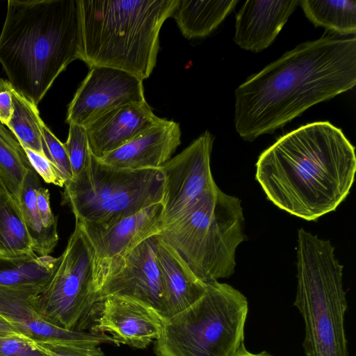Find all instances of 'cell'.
Returning a JSON list of instances; mask_svg holds the SVG:
<instances>
[{"mask_svg":"<svg viewBox=\"0 0 356 356\" xmlns=\"http://www.w3.org/2000/svg\"><path fill=\"white\" fill-rule=\"evenodd\" d=\"M355 83V36L329 34L299 44L236 88V130L253 141Z\"/></svg>","mask_w":356,"mask_h":356,"instance_id":"1","label":"cell"},{"mask_svg":"<svg viewBox=\"0 0 356 356\" xmlns=\"http://www.w3.org/2000/svg\"><path fill=\"white\" fill-rule=\"evenodd\" d=\"M343 266L330 241L298 232L297 291L294 305L305 323L307 356H348Z\"/></svg>","mask_w":356,"mask_h":356,"instance_id":"5","label":"cell"},{"mask_svg":"<svg viewBox=\"0 0 356 356\" xmlns=\"http://www.w3.org/2000/svg\"><path fill=\"white\" fill-rule=\"evenodd\" d=\"M69 126L68 137L64 145L70 160L73 179L86 169L91 153L85 128L72 123Z\"/></svg>","mask_w":356,"mask_h":356,"instance_id":"27","label":"cell"},{"mask_svg":"<svg viewBox=\"0 0 356 356\" xmlns=\"http://www.w3.org/2000/svg\"><path fill=\"white\" fill-rule=\"evenodd\" d=\"M0 334H19V332L3 317L0 315Z\"/></svg>","mask_w":356,"mask_h":356,"instance_id":"34","label":"cell"},{"mask_svg":"<svg viewBox=\"0 0 356 356\" xmlns=\"http://www.w3.org/2000/svg\"><path fill=\"white\" fill-rule=\"evenodd\" d=\"M233 356H275L266 351H262L259 353H253L248 351L243 344Z\"/></svg>","mask_w":356,"mask_h":356,"instance_id":"35","label":"cell"},{"mask_svg":"<svg viewBox=\"0 0 356 356\" xmlns=\"http://www.w3.org/2000/svg\"><path fill=\"white\" fill-rule=\"evenodd\" d=\"M33 169L24 149L0 122V181L17 202L24 177Z\"/></svg>","mask_w":356,"mask_h":356,"instance_id":"26","label":"cell"},{"mask_svg":"<svg viewBox=\"0 0 356 356\" xmlns=\"http://www.w3.org/2000/svg\"><path fill=\"white\" fill-rule=\"evenodd\" d=\"M154 245L163 286L164 321L197 301L204 293L207 284L194 275L177 252L159 234L154 236Z\"/></svg>","mask_w":356,"mask_h":356,"instance_id":"19","label":"cell"},{"mask_svg":"<svg viewBox=\"0 0 356 356\" xmlns=\"http://www.w3.org/2000/svg\"><path fill=\"white\" fill-rule=\"evenodd\" d=\"M83 58L80 0H9L0 64L11 86L36 106L70 63Z\"/></svg>","mask_w":356,"mask_h":356,"instance_id":"3","label":"cell"},{"mask_svg":"<svg viewBox=\"0 0 356 356\" xmlns=\"http://www.w3.org/2000/svg\"><path fill=\"white\" fill-rule=\"evenodd\" d=\"M35 253L19 202L0 188V255L17 257Z\"/></svg>","mask_w":356,"mask_h":356,"instance_id":"23","label":"cell"},{"mask_svg":"<svg viewBox=\"0 0 356 356\" xmlns=\"http://www.w3.org/2000/svg\"><path fill=\"white\" fill-rule=\"evenodd\" d=\"M237 0H179L175 19L182 35L187 39L209 35L234 9Z\"/></svg>","mask_w":356,"mask_h":356,"instance_id":"20","label":"cell"},{"mask_svg":"<svg viewBox=\"0 0 356 356\" xmlns=\"http://www.w3.org/2000/svg\"><path fill=\"white\" fill-rule=\"evenodd\" d=\"M161 119L153 113L146 100L115 108L83 127L90 153L100 159L138 136Z\"/></svg>","mask_w":356,"mask_h":356,"instance_id":"16","label":"cell"},{"mask_svg":"<svg viewBox=\"0 0 356 356\" xmlns=\"http://www.w3.org/2000/svg\"><path fill=\"white\" fill-rule=\"evenodd\" d=\"M244 228L241 200L217 186L163 226L159 234L207 284L234 273L236 250L245 238Z\"/></svg>","mask_w":356,"mask_h":356,"instance_id":"6","label":"cell"},{"mask_svg":"<svg viewBox=\"0 0 356 356\" xmlns=\"http://www.w3.org/2000/svg\"><path fill=\"white\" fill-rule=\"evenodd\" d=\"M93 252V280L96 293L118 271L128 254L163 227V205L152 204L112 225L100 228L79 221Z\"/></svg>","mask_w":356,"mask_h":356,"instance_id":"10","label":"cell"},{"mask_svg":"<svg viewBox=\"0 0 356 356\" xmlns=\"http://www.w3.org/2000/svg\"><path fill=\"white\" fill-rule=\"evenodd\" d=\"M179 0H80L83 58L141 80L156 66L159 32Z\"/></svg>","mask_w":356,"mask_h":356,"instance_id":"4","label":"cell"},{"mask_svg":"<svg viewBox=\"0 0 356 356\" xmlns=\"http://www.w3.org/2000/svg\"><path fill=\"white\" fill-rule=\"evenodd\" d=\"M42 186L39 175L33 169L26 173L18 200L22 216L33 243V250L39 256H48L58 241L57 230L46 229L41 221L36 204V191Z\"/></svg>","mask_w":356,"mask_h":356,"instance_id":"21","label":"cell"},{"mask_svg":"<svg viewBox=\"0 0 356 356\" xmlns=\"http://www.w3.org/2000/svg\"><path fill=\"white\" fill-rule=\"evenodd\" d=\"M213 143V136L206 131L159 168L163 177V227L217 186L210 166Z\"/></svg>","mask_w":356,"mask_h":356,"instance_id":"11","label":"cell"},{"mask_svg":"<svg viewBox=\"0 0 356 356\" xmlns=\"http://www.w3.org/2000/svg\"><path fill=\"white\" fill-rule=\"evenodd\" d=\"M144 101L140 79L112 67H92L68 105L66 122L85 127L115 108Z\"/></svg>","mask_w":356,"mask_h":356,"instance_id":"12","label":"cell"},{"mask_svg":"<svg viewBox=\"0 0 356 356\" xmlns=\"http://www.w3.org/2000/svg\"><path fill=\"white\" fill-rule=\"evenodd\" d=\"M36 204L43 226L48 229L57 230V220L50 205V193L47 188L40 186L36 191Z\"/></svg>","mask_w":356,"mask_h":356,"instance_id":"32","label":"cell"},{"mask_svg":"<svg viewBox=\"0 0 356 356\" xmlns=\"http://www.w3.org/2000/svg\"><path fill=\"white\" fill-rule=\"evenodd\" d=\"M42 286H0V315L19 333L36 343L72 346H120L110 335L69 330L50 324L38 313L35 298Z\"/></svg>","mask_w":356,"mask_h":356,"instance_id":"13","label":"cell"},{"mask_svg":"<svg viewBox=\"0 0 356 356\" xmlns=\"http://www.w3.org/2000/svg\"><path fill=\"white\" fill-rule=\"evenodd\" d=\"M355 147L329 122L301 126L259 156L255 177L280 209L310 221L334 211L355 180Z\"/></svg>","mask_w":356,"mask_h":356,"instance_id":"2","label":"cell"},{"mask_svg":"<svg viewBox=\"0 0 356 356\" xmlns=\"http://www.w3.org/2000/svg\"><path fill=\"white\" fill-rule=\"evenodd\" d=\"M56 261L57 257L35 253L17 257L0 255V286H42Z\"/></svg>","mask_w":356,"mask_h":356,"instance_id":"22","label":"cell"},{"mask_svg":"<svg viewBox=\"0 0 356 356\" xmlns=\"http://www.w3.org/2000/svg\"><path fill=\"white\" fill-rule=\"evenodd\" d=\"M45 156L56 166L65 181V184L72 179V172L68 155L65 147L51 132L41 118L38 120Z\"/></svg>","mask_w":356,"mask_h":356,"instance_id":"28","label":"cell"},{"mask_svg":"<svg viewBox=\"0 0 356 356\" xmlns=\"http://www.w3.org/2000/svg\"><path fill=\"white\" fill-rule=\"evenodd\" d=\"M299 1H245L236 15L234 42L253 52L266 49L273 42Z\"/></svg>","mask_w":356,"mask_h":356,"instance_id":"18","label":"cell"},{"mask_svg":"<svg viewBox=\"0 0 356 356\" xmlns=\"http://www.w3.org/2000/svg\"><path fill=\"white\" fill-rule=\"evenodd\" d=\"M0 356H49L36 343L19 334H0Z\"/></svg>","mask_w":356,"mask_h":356,"instance_id":"29","label":"cell"},{"mask_svg":"<svg viewBox=\"0 0 356 356\" xmlns=\"http://www.w3.org/2000/svg\"><path fill=\"white\" fill-rule=\"evenodd\" d=\"M0 89L8 90L13 97V113L7 125L8 130L24 149H31L45 156L38 126L40 115L38 106L15 90L7 80L0 79Z\"/></svg>","mask_w":356,"mask_h":356,"instance_id":"24","label":"cell"},{"mask_svg":"<svg viewBox=\"0 0 356 356\" xmlns=\"http://www.w3.org/2000/svg\"><path fill=\"white\" fill-rule=\"evenodd\" d=\"M97 312L91 332L109 333L119 345L143 349L160 334L161 317L151 309L131 300L106 297L99 302Z\"/></svg>","mask_w":356,"mask_h":356,"instance_id":"15","label":"cell"},{"mask_svg":"<svg viewBox=\"0 0 356 356\" xmlns=\"http://www.w3.org/2000/svg\"><path fill=\"white\" fill-rule=\"evenodd\" d=\"M13 113V97L6 89H0V122L4 126L8 124Z\"/></svg>","mask_w":356,"mask_h":356,"instance_id":"33","label":"cell"},{"mask_svg":"<svg viewBox=\"0 0 356 356\" xmlns=\"http://www.w3.org/2000/svg\"><path fill=\"white\" fill-rule=\"evenodd\" d=\"M2 186H3V185H2V184H1V181H0V188H1Z\"/></svg>","mask_w":356,"mask_h":356,"instance_id":"36","label":"cell"},{"mask_svg":"<svg viewBox=\"0 0 356 356\" xmlns=\"http://www.w3.org/2000/svg\"><path fill=\"white\" fill-rule=\"evenodd\" d=\"M181 135L178 122L162 118L138 136L97 159L121 169H159L181 144Z\"/></svg>","mask_w":356,"mask_h":356,"instance_id":"17","label":"cell"},{"mask_svg":"<svg viewBox=\"0 0 356 356\" xmlns=\"http://www.w3.org/2000/svg\"><path fill=\"white\" fill-rule=\"evenodd\" d=\"M49 356H104L99 346L37 343Z\"/></svg>","mask_w":356,"mask_h":356,"instance_id":"31","label":"cell"},{"mask_svg":"<svg viewBox=\"0 0 356 356\" xmlns=\"http://www.w3.org/2000/svg\"><path fill=\"white\" fill-rule=\"evenodd\" d=\"M160 169L127 170L101 162L91 154L86 169L64 185L63 204L76 221L100 228L161 202Z\"/></svg>","mask_w":356,"mask_h":356,"instance_id":"8","label":"cell"},{"mask_svg":"<svg viewBox=\"0 0 356 356\" xmlns=\"http://www.w3.org/2000/svg\"><path fill=\"white\" fill-rule=\"evenodd\" d=\"M299 4L315 26H323L343 37L355 34V1L302 0Z\"/></svg>","mask_w":356,"mask_h":356,"instance_id":"25","label":"cell"},{"mask_svg":"<svg viewBox=\"0 0 356 356\" xmlns=\"http://www.w3.org/2000/svg\"><path fill=\"white\" fill-rule=\"evenodd\" d=\"M24 150L32 168L46 183L64 187L60 173L47 157L27 148Z\"/></svg>","mask_w":356,"mask_h":356,"instance_id":"30","label":"cell"},{"mask_svg":"<svg viewBox=\"0 0 356 356\" xmlns=\"http://www.w3.org/2000/svg\"><path fill=\"white\" fill-rule=\"evenodd\" d=\"M108 296L127 298L155 312L161 318L164 293L157 264L154 236L132 250L120 268L109 276L97 293L98 301Z\"/></svg>","mask_w":356,"mask_h":356,"instance_id":"14","label":"cell"},{"mask_svg":"<svg viewBox=\"0 0 356 356\" xmlns=\"http://www.w3.org/2000/svg\"><path fill=\"white\" fill-rule=\"evenodd\" d=\"M248 302L226 283L207 284L188 308L162 321L155 341L157 356H233L244 344Z\"/></svg>","mask_w":356,"mask_h":356,"instance_id":"7","label":"cell"},{"mask_svg":"<svg viewBox=\"0 0 356 356\" xmlns=\"http://www.w3.org/2000/svg\"><path fill=\"white\" fill-rule=\"evenodd\" d=\"M98 301L93 280V252L79 222L54 270L35 298L39 315L69 330H84L96 314Z\"/></svg>","mask_w":356,"mask_h":356,"instance_id":"9","label":"cell"}]
</instances>
